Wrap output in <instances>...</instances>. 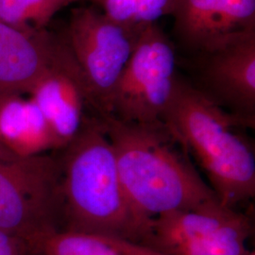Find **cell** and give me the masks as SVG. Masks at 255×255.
Returning a JSON list of instances; mask_svg holds the SVG:
<instances>
[{
  "instance_id": "ac0fdd59",
  "label": "cell",
  "mask_w": 255,
  "mask_h": 255,
  "mask_svg": "<svg viewBox=\"0 0 255 255\" xmlns=\"http://www.w3.org/2000/svg\"><path fill=\"white\" fill-rule=\"evenodd\" d=\"M15 158H17V157L11 154L4 146L0 145V162L9 161V160H12V159H15Z\"/></svg>"
},
{
  "instance_id": "277c9868",
  "label": "cell",
  "mask_w": 255,
  "mask_h": 255,
  "mask_svg": "<svg viewBox=\"0 0 255 255\" xmlns=\"http://www.w3.org/2000/svg\"><path fill=\"white\" fill-rule=\"evenodd\" d=\"M61 161L41 154L0 162V231L25 239L59 230ZM32 250V249H31Z\"/></svg>"
},
{
  "instance_id": "7a4b0ae2",
  "label": "cell",
  "mask_w": 255,
  "mask_h": 255,
  "mask_svg": "<svg viewBox=\"0 0 255 255\" xmlns=\"http://www.w3.org/2000/svg\"><path fill=\"white\" fill-rule=\"evenodd\" d=\"M60 157L65 231L120 237L146 245L152 225L128 201L102 118L86 122Z\"/></svg>"
},
{
  "instance_id": "e0dca14e",
  "label": "cell",
  "mask_w": 255,
  "mask_h": 255,
  "mask_svg": "<svg viewBox=\"0 0 255 255\" xmlns=\"http://www.w3.org/2000/svg\"><path fill=\"white\" fill-rule=\"evenodd\" d=\"M33 251L21 237L0 231V255H32Z\"/></svg>"
},
{
  "instance_id": "2e32d148",
  "label": "cell",
  "mask_w": 255,
  "mask_h": 255,
  "mask_svg": "<svg viewBox=\"0 0 255 255\" xmlns=\"http://www.w3.org/2000/svg\"><path fill=\"white\" fill-rule=\"evenodd\" d=\"M247 239L236 237H218L177 242L159 252L166 255H247Z\"/></svg>"
},
{
  "instance_id": "5b68a950",
  "label": "cell",
  "mask_w": 255,
  "mask_h": 255,
  "mask_svg": "<svg viewBox=\"0 0 255 255\" xmlns=\"http://www.w3.org/2000/svg\"><path fill=\"white\" fill-rule=\"evenodd\" d=\"M143 29L117 23L94 7L71 10L62 36L102 117L111 115L114 94Z\"/></svg>"
},
{
  "instance_id": "5bb4252c",
  "label": "cell",
  "mask_w": 255,
  "mask_h": 255,
  "mask_svg": "<svg viewBox=\"0 0 255 255\" xmlns=\"http://www.w3.org/2000/svg\"><path fill=\"white\" fill-rule=\"evenodd\" d=\"M69 4V0H0V20L23 31H37Z\"/></svg>"
},
{
  "instance_id": "9a60e30c",
  "label": "cell",
  "mask_w": 255,
  "mask_h": 255,
  "mask_svg": "<svg viewBox=\"0 0 255 255\" xmlns=\"http://www.w3.org/2000/svg\"><path fill=\"white\" fill-rule=\"evenodd\" d=\"M102 12L121 25L143 28L168 15L172 0H97Z\"/></svg>"
},
{
  "instance_id": "8fae6325",
  "label": "cell",
  "mask_w": 255,
  "mask_h": 255,
  "mask_svg": "<svg viewBox=\"0 0 255 255\" xmlns=\"http://www.w3.org/2000/svg\"><path fill=\"white\" fill-rule=\"evenodd\" d=\"M252 221L246 215L221 203L198 210L177 211L153 219L147 246L157 251L183 241L212 237L252 236Z\"/></svg>"
},
{
  "instance_id": "6da1fadb",
  "label": "cell",
  "mask_w": 255,
  "mask_h": 255,
  "mask_svg": "<svg viewBox=\"0 0 255 255\" xmlns=\"http://www.w3.org/2000/svg\"><path fill=\"white\" fill-rule=\"evenodd\" d=\"M102 123L128 201L143 221L152 225L162 215L220 203L163 121L126 122L105 116Z\"/></svg>"
},
{
  "instance_id": "ba28073f",
  "label": "cell",
  "mask_w": 255,
  "mask_h": 255,
  "mask_svg": "<svg viewBox=\"0 0 255 255\" xmlns=\"http://www.w3.org/2000/svg\"><path fill=\"white\" fill-rule=\"evenodd\" d=\"M198 84L210 101L255 124V31L236 37L197 56Z\"/></svg>"
},
{
  "instance_id": "52a82bcc",
  "label": "cell",
  "mask_w": 255,
  "mask_h": 255,
  "mask_svg": "<svg viewBox=\"0 0 255 255\" xmlns=\"http://www.w3.org/2000/svg\"><path fill=\"white\" fill-rule=\"evenodd\" d=\"M28 95L46 119L57 149L67 146L88 120L102 118L62 35L58 36L52 63Z\"/></svg>"
},
{
  "instance_id": "9c48e42d",
  "label": "cell",
  "mask_w": 255,
  "mask_h": 255,
  "mask_svg": "<svg viewBox=\"0 0 255 255\" xmlns=\"http://www.w3.org/2000/svg\"><path fill=\"white\" fill-rule=\"evenodd\" d=\"M169 15L179 44L196 57L255 31V0H172Z\"/></svg>"
},
{
  "instance_id": "44dd1931",
  "label": "cell",
  "mask_w": 255,
  "mask_h": 255,
  "mask_svg": "<svg viewBox=\"0 0 255 255\" xmlns=\"http://www.w3.org/2000/svg\"><path fill=\"white\" fill-rule=\"evenodd\" d=\"M38 255V254H34V255Z\"/></svg>"
},
{
  "instance_id": "3957f363",
  "label": "cell",
  "mask_w": 255,
  "mask_h": 255,
  "mask_svg": "<svg viewBox=\"0 0 255 255\" xmlns=\"http://www.w3.org/2000/svg\"><path fill=\"white\" fill-rule=\"evenodd\" d=\"M162 121L209 181L220 203L236 209L255 196L254 146L242 132L246 121L210 101L179 76Z\"/></svg>"
},
{
  "instance_id": "d6986e66",
  "label": "cell",
  "mask_w": 255,
  "mask_h": 255,
  "mask_svg": "<svg viewBox=\"0 0 255 255\" xmlns=\"http://www.w3.org/2000/svg\"><path fill=\"white\" fill-rule=\"evenodd\" d=\"M247 255H255V252H252V251H250L248 254H247Z\"/></svg>"
},
{
  "instance_id": "30bf717a",
  "label": "cell",
  "mask_w": 255,
  "mask_h": 255,
  "mask_svg": "<svg viewBox=\"0 0 255 255\" xmlns=\"http://www.w3.org/2000/svg\"><path fill=\"white\" fill-rule=\"evenodd\" d=\"M58 35L27 32L0 20V95L28 94L54 57Z\"/></svg>"
},
{
  "instance_id": "8992f818",
  "label": "cell",
  "mask_w": 255,
  "mask_h": 255,
  "mask_svg": "<svg viewBox=\"0 0 255 255\" xmlns=\"http://www.w3.org/2000/svg\"><path fill=\"white\" fill-rule=\"evenodd\" d=\"M173 43L157 23L141 31L114 94L111 115L126 122L162 121L179 78Z\"/></svg>"
},
{
  "instance_id": "4fadbf2b",
  "label": "cell",
  "mask_w": 255,
  "mask_h": 255,
  "mask_svg": "<svg viewBox=\"0 0 255 255\" xmlns=\"http://www.w3.org/2000/svg\"><path fill=\"white\" fill-rule=\"evenodd\" d=\"M40 255H166L145 244L120 237L56 230L31 246Z\"/></svg>"
},
{
  "instance_id": "7c38bea8",
  "label": "cell",
  "mask_w": 255,
  "mask_h": 255,
  "mask_svg": "<svg viewBox=\"0 0 255 255\" xmlns=\"http://www.w3.org/2000/svg\"><path fill=\"white\" fill-rule=\"evenodd\" d=\"M0 145L17 158L57 149L43 114L29 98L20 94L0 95Z\"/></svg>"
},
{
  "instance_id": "ffe728a7",
  "label": "cell",
  "mask_w": 255,
  "mask_h": 255,
  "mask_svg": "<svg viewBox=\"0 0 255 255\" xmlns=\"http://www.w3.org/2000/svg\"><path fill=\"white\" fill-rule=\"evenodd\" d=\"M71 3H74V2H77V1H80V0H69Z\"/></svg>"
}]
</instances>
